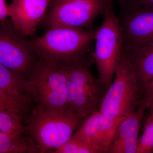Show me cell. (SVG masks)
<instances>
[{
    "mask_svg": "<svg viewBox=\"0 0 153 153\" xmlns=\"http://www.w3.org/2000/svg\"><path fill=\"white\" fill-rule=\"evenodd\" d=\"M67 63L43 60L33 67L28 81L30 93L38 107L52 111L68 109Z\"/></svg>",
    "mask_w": 153,
    "mask_h": 153,
    "instance_id": "obj_4",
    "label": "cell"
},
{
    "mask_svg": "<svg viewBox=\"0 0 153 153\" xmlns=\"http://www.w3.org/2000/svg\"><path fill=\"white\" fill-rule=\"evenodd\" d=\"M52 0H13L8 6V16L22 35L32 36L44 18Z\"/></svg>",
    "mask_w": 153,
    "mask_h": 153,
    "instance_id": "obj_11",
    "label": "cell"
},
{
    "mask_svg": "<svg viewBox=\"0 0 153 153\" xmlns=\"http://www.w3.org/2000/svg\"><path fill=\"white\" fill-rule=\"evenodd\" d=\"M21 135L0 133V153H23L40 152L36 145L32 146Z\"/></svg>",
    "mask_w": 153,
    "mask_h": 153,
    "instance_id": "obj_16",
    "label": "cell"
},
{
    "mask_svg": "<svg viewBox=\"0 0 153 153\" xmlns=\"http://www.w3.org/2000/svg\"><path fill=\"white\" fill-rule=\"evenodd\" d=\"M141 101L134 112L120 124L108 153H136L139 134L146 109Z\"/></svg>",
    "mask_w": 153,
    "mask_h": 153,
    "instance_id": "obj_12",
    "label": "cell"
},
{
    "mask_svg": "<svg viewBox=\"0 0 153 153\" xmlns=\"http://www.w3.org/2000/svg\"><path fill=\"white\" fill-rule=\"evenodd\" d=\"M142 99L147 108L153 106V79L141 85Z\"/></svg>",
    "mask_w": 153,
    "mask_h": 153,
    "instance_id": "obj_20",
    "label": "cell"
},
{
    "mask_svg": "<svg viewBox=\"0 0 153 153\" xmlns=\"http://www.w3.org/2000/svg\"><path fill=\"white\" fill-rule=\"evenodd\" d=\"M103 16V22L96 30L93 56L98 71V78L108 89L123 51L124 36L113 7L108 9Z\"/></svg>",
    "mask_w": 153,
    "mask_h": 153,
    "instance_id": "obj_6",
    "label": "cell"
},
{
    "mask_svg": "<svg viewBox=\"0 0 153 153\" xmlns=\"http://www.w3.org/2000/svg\"><path fill=\"white\" fill-rule=\"evenodd\" d=\"M84 120L68 109L52 111L37 106L32 112L28 130L40 152H54L71 138Z\"/></svg>",
    "mask_w": 153,
    "mask_h": 153,
    "instance_id": "obj_3",
    "label": "cell"
},
{
    "mask_svg": "<svg viewBox=\"0 0 153 153\" xmlns=\"http://www.w3.org/2000/svg\"><path fill=\"white\" fill-rule=\"evenodd\" d=\"M126 117H115L99 111L86 117L72 137L87 145L95 153H108L118 127Z\"/></svg>",
    "mask_w": 153,
    "mask_h": 153,
    "instance_id": "obj_10",
    "label": "cell"
},
{
    "mask_svg": "<svg viewBox=\"0 0 153 153\" xmlns=\"http://www.w3.org/2000/svg\"><path fill=\"white\" fill-rule=\"evenodd\" d=\"M142 99L141 88L123 48L114 78L100 111L115 117H125L136 111Z\"/></svg>",
    "mask_w": 153,
    "mask_h": 153,
    "instance_id": "obj_5",
    "label": "cell"
},
{
    "mask_svg": "<svg viewBox=\"0 0 153 153\" xmlns=\"http://www.w3.org/2000/svg\"><path fill=\"white\" fill-rule=\"evenodd\" d=\"M29 100L27 96L19 95L0 88V111L23 117L27 108Z\"/></svg>",
    "mask_w": 153,
    "mask_h": 153,
    "instance_id": "obj_15",
    "label": "cell"
},
{
    "mask_svg": "<svg viewBox=\"0 0 153 153\" xmlns=\"http://www.w3.org/2000/svg\"><path fill=\"white\" fill-rule=\"evenodd\" d=\"M8 16V6L6 0H0V22L5 21Z\"/></svg>",
    "mask_w": 153,
    "mask_h": 153,
    "instance_id": "obj_22",
    "label": "cell"
},
{
    "mask_svg": "<svg viewBox=\"0 0 153 153\" xmlns=\"http://www.w3.org/2000/svg\"><path fill=\"white\" fill-rule=\"evenodd\" d=\"M0 88L19 95L27 96L30 93L28 80L0 63Z\"/></svg>",
    "mask_w": 153,
    "mask_h": 153,
    "instance_id": "obj_14",
    "label": "cell"
},
{
    "mask_svg": "<svg viewBox=\"0 0 153 153\" xmlns=\"http://www.w3.org/2000/svg\"><path fill=\"white\" fill-rule=\"evenodd\" d=\"M24 37L12 23L0 22V63L22 76L33 68L36 53Z\"/></svg>",
    "mask_w": 153,
    "mask_h": 153,
    "instance_id": "obj_8",
    "label": "cell"
},
{
    "mask_svg": "<svg viewBox=\"0 0 153 153\" xmlns=\"http://www.w3.org/2000/svg\"><path fill=\"white\" fill-rule=\"evenodd\" d=\"M145 123L142 135L138 140L136 153L153 152V106Z\"/></svg>",
    "mask_w": 153,
    "mask_h": 153,
    "instance_id": "obj_18",
    "label": "cell"
},
{
    "mask_svg": "<svg viewBox=\"0 0 153 153\" xmlns=\"http://www.w3.org/2000/svg\"><path fill=\"white\" fill-rule=\"evenodd\" d=\"M124 49L140 87L152 80L153 44Z\"/></svg>",
    "mask_w": 153,
    "mask_h": 153,
    "instance_id": "obj_13",
    "label": "cell"
},
{
    "mask_svg": "<svg viewBox=\"0 0 153 153\" xmlns=\"http://www.w3.org/2000/svg\"><path fill=\"white\" fill-rule=\"evenodd\" d=\"M22 117L0 111V133L22 135L25 130Z\"/></svg>",
    "mask_w": 153,
    "mask_h": 153,
    "instance_id": "obj_17",
    "label": "cell"
},
{
    "mask_svg": "<svg viewBox=\"0 0 153 153\" xmlns=\"http://www.w3.org/2000/svg\"><path fill=\"white\" fill-rule=\"evenodd\" d=\"M55 153H95L93 149L82 142L72 137L53 152Z\"/></svg>",
    "mask_w": 153,
    "mask_h": 153,
    "instance_id": "obj_19",
    "label": "cell"
},
{
    "mask_svg": "<svg viewBox=\"0 0 153 153\" xmlns=\"http://www.w3.org/2000/svg\"><path fill=\"white\" fill-rule=\"evenodd\" d=\"M94 56L67 61L68 109L84 119L100 111L108 88L93 75Z\"/></svg>",
    "mask_w": 153,
    "mask_h": 153,
    "instance_id": "obj_2",
    "label": "cell"
},
{
    "mask_svg": "<svg viewBox=\"0 0 153 153\" xmlns=\"http://www.w3.org/2000/svg\"><path fill=\"white\" fill-rule=\"evenodd\" d=\"M117 16L123 30L125 49L153 44V9L121 5Z\"/></svg>",
    "mask_w": 153,
    "mask_h": 153,
    "instance_id": "obj_9",
    "label": "cell"
},
{
    "mask_svg": "<svg viewBox=\"0 0 153 153\" xmlns=\"http://www.w3.org/2000/svg\"><path fill=\"white\" fill-rule=\"evenodd\" d=\"M95 28L60 27L52 28L30 42L36 53L57 62L82 59L93 55Z\"/></svg>",
    "mask_w": 153,
    "mask_h": 153,
    "instance_id": "obj_1",
    "label": "cell"
},
{
    "mask_svg": "<svg viewBox=\"0 0 153 153\" xmlns=\"http://www.w3.org/2000/svg\"><path fill=\"white\" fill-rule=\"evenodd\" d=\"M114 0H52L45 19L49 29L60 27L92 29L100 15L112 7Z\"/></svg>",
    "mask_w": 153,
    "mask_h": 153,
    "instance_id": "obj_7",
    "label": "cell"
},
{
    "mask_svg": "<svg viewBox=\"0 0 153 153\" xmlns=\"http://www.w3.org/2000/svg\"><path fill=\"white\" fill-rule=\"evenodd\" d=\"M121 4H130L153 9V0H120Z\"/></svg>",
    "mask_w": 153,
    "mask_h": 153,
    "instance_id": "obj_21",
    "label": "cell"
}]
</instances>
